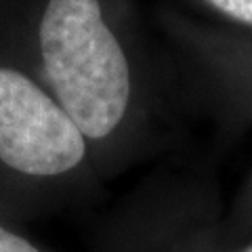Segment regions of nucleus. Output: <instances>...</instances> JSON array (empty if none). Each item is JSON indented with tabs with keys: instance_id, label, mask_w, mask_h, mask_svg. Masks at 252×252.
Listing matches in <instances>:
<instances>
[{
	"instance_id": "obj_4",
	"label": "nucleus",
	"mask_w": 252,
	"mask_h": 252,
	"mask_svg": "<svg viewBox=\"0 0 252 252\" xmlns=\"http://www.w3.org/2000/svg\"><path fill=\"white\" fill-rule=\"evenodd\" d=\"M0 252H38L28 240L0 227Z\"/></svg>"
},
{
	"instance_id": "obj_3",
	"label": "nucleus",
	"mask_w": 252,
	"mask_h": 252,
	"mask_svg": "<svg viewBox=\"0 0 252 252\" xmlns=\"http://www.w3.org/2000/svg\"><path fill=\"white\" fill-rule=\"evenodd\" d=\"M220 13L229 15L231 19L252 26V0H208Z\"/></svg>"
},
{
	"instance_id": "obj_2",
	"label": "nucleus",
	"mask_w": 252,
	"mask_h": 252,
	"mask_svg": "<svg viewBox=\"0 0 252 252\" xmlns=\"http://www.w3.org/2000/svg\"><path fill=\"white\" fill-rule=\"evenodd\" d=\"M84 135L63 107L15 69L0 67V160L34 177L72 170L84 158Z\"/></svg>"
},
{
	"instance_id": "obj_1",
	"label": "nucleus",
	"mask_w": 252,
	"mask_h": 252,
	"mask_svg": "<svg viewBox=\"0 0 252 252\" xmlns=\"http://www.w3.org/2000/svg\"><path fill=\"white\" fill-rule=\"evenodd\" d=\"M40 51L63 112L84 137L109 135L128 105L130 74L99 0H51L40 21Z\"/></svg>"
},
{
	"instance_id": "obj_5",
	"label": "nucleus",
	"mask_w": 252,
	"mask_h": 252,
	"mask_svg": "<svg viewBox=\"0 0 252 252\" xmlns=\"http://www.w3.org/2000/svg\"><path fill=\"white\" fill-rule=\"evenodd\" d=\"M248 252H252V248H250V250H248Z\"/></svg>"
}]
</instances>
